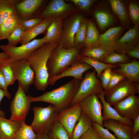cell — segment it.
<instances>
[{
  "instance_id": "obj_34",
  "label": "cell",
  "mask_w": 139,
  "mask_h": 139,
  "mask_svg": "<svg viewBox=\"0 0 139 139\" xmlns=\"http://www.w3.org/2000/svg\"><path fill=\"white\" fill-rule=\"evenodd\" d=\"M37 137V134L30 125L23 123H21L20 128L15 133L13 139H36Z\"/></svg>"
},
{
  "instance_id": "obj_43",
  "label": "cell",
  "mask_w": 139,
  "mask_h": 139,
  "mask_svg": "<svg viewBox=\"0 0 139 139\" xmlns=\"http://www.w3.org/2000/svg\"><path fill=\"white\" fill-rule=\"evenodd\" d=\"M125 78L124 76L113 72L112 70L110 80L106 88L104 90H108L111 89Z\"/></svg>"
},
{
  "instance_id": "obj_7",
  "label": "cell",
  "mask_w": 139,
  "mask_h": 139,
  "mask_svg": "<svg viewBox=\"0 0 139 139\" xmlns=\"http://www.w3.org/2000/svg\"><path fill=\"white\" fill-rule=\"evenodd\" d=\"M104 92L106 101L112 106L129 96L138 93L139 84L126 78L111 89L104 90Z\"/></svg>"
},
{
  "instance_id": "obj_15",
  "label": "cell",
  "mask_w": 139,
  "mask_h": 139,
  "mask_svg": "<svg viewBox=\"0 0 139 139\" xmlns=\"http://www.w3.org/2000/svg\"><path fill=\"white\" fill-rule=\"evenodd\" d=\"M82 111L79 103L62 110L58 115L57 120L67 131L71 139L73 128L79 120Z\"/></svg>"
},
{
  "instance_id": "obj_40",
  "label": "cell",
  "mask_w": 139,
  "mask_h": 139,
  "mask_svg": "<svg viewBox=\"0 0 139 139\" xmlns=\"http://www.w3.org/2000/svg\"><path fill=\"white\" fill-rule=\"evenodd\" d=\"M92 126L101 139H117L107 128L95 123H92Z\"/></svg>"
},
{
  "instance_id": "obj_5",
  "label": "cell",
  "mask_w": 139,
  "mask_h": 139,
  "mask_svg": "<svg viewBox=\"0 0 139 139\" xmlns=\"http://www.w3.org/2000/svg\"><path fill=\"white\" fill-rule=\"evenodd\" d=\"M94 70L85 74L71 103L70 107L79 103L86 97L92 94L98 95L104 91Z\"/></svg>"
},
{
  "instance_id": "obj_20",
  "label": "cell",
  "mask_w": 139,
  "mask_h": 139,
  "mask_svg": "<svg viewBox=\"0 0 139 139\" xmlns=\"http://www.w3.org/2000/svg\"><path fill=\"white\" fill-rule=\"evenodd\" d=\"M118 68L112 70L113 72L124 76L129 80L139 82V61L133 60L126 63L116 64Z\"/></svg>"
},
{
  "instance_id": "obj_18",
  "label": "cell",
  "mask_w": 139,
  "mask_h": 139,
  "mask_svg": "<svg viewBox=\"0 0 139 139\" xmlns=\"http://www.w3.org/2000/svg\"><path fill=\"white\" fill-rule=\"evenodd\" d=\"M123 30V28L121 25L109 28L100 34L99 46L111 53L114 52L115 44Z\"/></svg>"
},
{
  "instance_id": "obj_17",
  "label": "cell",
  "mask_w": 139,
  "mask_h": 139,
  "mask_svg": "<svg viewBox=\"0 0 139 139\" xmlns=\"http://www.w3.org/2000/svg\"><path fill=\"white\" fill-rule=\"evenodd\" d=\"M92 67L88 64L83 62H79L70 66L59 74L49 78V85H53L59 80L65 77H72L76 79L82 80L83 74L85 72L92 69Z\"/></svg>"
},
{
  "instance_id": "obj_16",
  "label": "cell",
  "mask_w": 139,
  "mask_h": 139,
  "mask_svg": "<svg viewBox=\"0 0 139 139\" xmlns=\"http://www.w3.org/2000/svg\"><path fill=\"white\" fill-rule=\"evenodd\" d=\"M139 27L134 26L119 38L115 44L114 52L126 53L139 44Z\"/></svg>"
},
{
  "instance_id": "obj_6",
  "label": "cell",
  "mask_w": 139,
  "mask_h": 139,
  "mask_svg": "<svg viewBox=\"0 0 139 139\" xmlns=\"http://www.w3.org/2000/svg\"><path fill=\"white\" fill-rule=\"evenodd\" d=\"M31 102L29 95H26L19 83L18 89L10 106L11 115L9 119L21 123H25Z\"/></svg>"
},
{
  "instance_id": "obj_13",
  "label": "cell",
  "mask_w": 139,
  "mask_h": 139,
  "mask_svg": "<svg viewBox=\"0 0 139 139\" xmlns=\"http://www.w3.org/2000/svg\"><path fill=\"white\" fill-rule=\"evenodd\" d=\"M45 0H23L16 5V13L21 20L37 18L44 9Z\"/></svg>"
},
{
  "instance_id": "obj_46",
  "label": "cell",
  "mask_w": 139,
  "mask_h": 139,
  "mask_svg": "<svg viewBox=\"0 0 139 139\" xmlns=\"http://www.w3.org/2000/svg\"><path fill=\"white\" fill-rule=\"evenodd\" d=\"M128 56L132 58L139 59V45L135 46L127 51L125 53Z\"/></svg>"
},
{
  "instance_id": "obj_4",
  "label": "cell",
  "mask_w": 139,
  "mask_h": 139,
  "mask_svg": "<svg viewBox=\"0 0 139 139\" xmlns=\"http://www.w3.org/2000/svg\"><path fill=\"white\" fill-rule=\"evenodd\" d=\"M34 117L30 125L34 132L47 134L57 121L60 112L50 104L48 106H34L32 108Z\"/></svg>"
},
{
  "instance_id": "obj_24",
  "label": "cell",
  "mask_w": 139,
  "mask_h": 139,
  "mask_svg": "<svg viewBox=\"0 0 139 139\" xmlns=\"http://www.w3.org/2000/svg\"><path fill=\"white\" fill-rule=\"evenodd\" d=\"M63 20L54 19L48 27L45 37V43H58L60 41L63 25Z\"/></svg>"
},
{
  "instance_id": "obj_39",
  "label": "cell",
  "mask_w": 139,
  "mask_h": 139,
  "mask_svg": "<svg viewBox=\"0 0 139 139\" xmlns=\"http://www.w3.org/2000/svg\"><path fill=\"white\" fill-rule=\"evenodd\" d=\"M12 60L7 63L0 69L5 78L8 86L13 84L16 80L14 72L11 65L10 63Z\"/></svg>"
},
{
  "instance_id": "obj_25",
  "label": "cell",
  "mask_w": 139,
  "mask_h": 139,
  "mask_svg": "<svg viewBox=\"0 0 139 139\" xmlns=\"http://www.w3.org/2000/svg\"><path fill=\"white\" fill-rule=\"evenodd\" d=\"M20 20L16 13L9 17L0 26V40L7 39L11 32L20 25Z\"/></svg>"
},
{
  "instance_id": "obj_51",
  "label": "cell",
  "mask_w": 139,
  "mask_h": 139,
  "mask_svg": "<svg viewBox=\"0 0 139 139\" xmlns=\"http://www.w3.org/2000/svg\"><path fill=\"white\" fill-rule=\"evenodd\" d=\"M37 134L36 139H51L47 134L44 133H39Z\"/></svg>"
},
{
  "instance_id": "obj_22",
  "label": "cell",
  "mask_w": 139,
  "mask_h": 139,
  "mask_svg": "<svg viewBox=\"0 0 139 139\" xmlns=\"http://www.w3.org/2000/svg\"><path fill=\"white\" fill-rule=\"evenodd\" d=\"M21 125L19 122L0 116V139H13Z\"/></svg>"
},
{
  "instance_id": "obj_14",
  "label": "cell",
  "mask_w": 139,
  "mask_h": 139,
  "mask_svg": "<svg viewBox=\"0 0 139 139\" xmlns=\"http://www.w3.org/2000/svg\"><path fill=\"white\" fill-rule=\"evenodd\" d=\"M112 107L121 116L133 121L139 116V97L131 95Z\"/></svg>"
},
{
  "instance_id": "obj_3",
  "label": "cell",
  "mask_w": 139,
  "mask_h": 139,
  "mask_svg": "<svg viewBox=\"0 0 139 139\" xmlns=\"http://www.w3.org/2000/svg\"><path fill=\"white\" fill-rule=\"evenodd\" d=\"M81 55L80 50L75 47L66 49L58 44L52 51L48 60L49 78L59 74L72 65L80 62Z\"/></svg>"
},
{
  "instance_id": "obj_52",
  "label": "cell",
  "mask_w": 139,
  "mask_h": 139,
  "mask_svg": "<svg viewBox=\"0 0 139 139\" xmlns=\"http://www.w3.org/2000/svg\"><path fill=\"white\" fill-rule=\"evenodd\" d=\"M132 139H139V132Z\"/></svg>"
},
{
  "instance_id": "obj_21",
  "label": "cell",
  "mask_w": 139,
  "mask_h": 139,
  "mask_svg": "<svg viewBox=\"0 0 139 139\" xmlns=\"http://www.w3.org/2000/svg\"><path fill=\"white\" fill-rule=\"evenodd\" d=\"M98 95L102 105V115L103 121L109 119L114 120L133 126V121L121 116L117 111L106 101L104 91Z\"/></svg>"
},
{
  "instance_id": "obj_27",
  "label": "cell",
  "mask_w": 139,
  "mask_h": 139,
  "mask_svg": "<svg viewBox=\"0 0 139 139\" xmlns=\"http://www.w3.org/2000/svg\"><path fill=\"white\" fill-rule=\"evenodd\" d=\"M99 34L93 22L87 20L86 35L84 46L85 48H91L99 47Z\"/></svg>"
},
{
  "instance_id": "obj_44",
  "label": "cell",
  "mask_w": 139,
  "mask_h": 139,
  "mask_svg": "<svg viewBox=\"0 0 139 139\" xmlns=\"http://www.w3.org/2000/svg\"><path fill=\"white\" fill-rule=\"evenodd\" d=\"M112 68H108L104 70L101 73L99 78L101 80V83L104 90L106 88L110 80Z\"/></svg>"
},
{
  "instance_id": "obj_11",
  "label": "cell",
  "mask_w": 139,
  "mask_h": 139,
  "mask_svg": "<svg viewBox=\"0 0 139 139\" xmlns=\"http://www.w3.org/2000/svg\"><path fill=\"white\" fill-rule=\"evenodd\" d=\"M83 18L82 14L77 11L66 20L63 24L58 44L66 49L75 47L74 37Z\"/></svg>"
},
{
  "instance_id": "obj_30",
  "label": "cell",
  "mask_w": 139,
  "mask_h": 139,
  "mask_svg": "<svg viewBox=\"0 0 139 139\" xmlns=\"http://www.w3.org/2000/svg\"><path fill=\"white\" fill-rule=\"evenodd\" d=\"M79 61L80 62L85 63L94 68L98 78H99L101 73L105 69L108 68H113L118 67L116 64H106L92 58L81 55L80 56Z\"/></svg>"
},
{
  "instance_id": "obj_32",
  "label": "cell",
  "mask_w": 139,
  "mask_h": 139,
  "mask_svg": "<svg viewBox=\"0 0 139 139\" xmlns=\"http://www.w3.org/2000/svg\"><path fill=\"white\" fill-rule=\"evenodd\" d=\"M87 25V20L83 18L74 37L75 47L79 50L84 46Z\"/></svg>"
},
{
  "instance_id": "obj_23",
  "label": "cell",
  "mask_w": 139,
  "mask_h": 139,
  "mask_svg": "<svg viewBox=\"0 0 139 139\" xmlns=\"http://www.w3.org/2000/svg\"><path fill=\"white\" fill-rule=\"evenodd\" d=\"M53 20L49 18L44 19L40 23L34 27L25 30L20 43L22 45L27 44L32 41L39 34L45 33L47 32L48 27Z\"/></svg>"
},
{
  "instance_id": "obj_29",
  "label": "cell",
  "mask_w": 139,
  "mask_h": 139,
  "mask_svg": "<svg viewBox=\"0 0 139 139\" xmlns=\"http://www.w3.org/2000/svg\"><path fill=\"white\" fill-rule=\"evenodd\" d=\"M92 123L87 115L82 111L79 120L73 128L71 139H79L83 134L92 126Z\"/></svg>"
},
{
  "instance_id": "obj_19",
  "label": "cell",
  "mask_w": 139,
  "mask_h": 139,
  "mask_svg": "<svg viewBox=\"0 0 139 139\" xmlns=\"http://www.w3.org/2000/svg\"><path fill=\"white\" fill-rule=\"evenodd\" d=\"M103 127L112 131L117 139H132V127L120 121L109 119L103 122Z\"/></svg>"
},
{
  "instance_id": "obj_33",
  "label": "cell",
  "mask_w": 139,
  "mask_h": 139,
  "mask_svg": "<svg viewBox=\"0 0 139 139\" xmlns=\"http://www.w3.org/2000/svg\"><path fill=\"white\" fill-rule=\"evenodd\" d=\"M111 53L99 46L91 48H85L81 52V55L92 57L102 62Z\"/></svg>"
},
{
  "instance_id": "obj_31",
  "label": "cell",
  "mask_w": 139,
  "mask_h": 139,
  "mask_svg": "<svg viewBox=\"0 0 139 139\" xmlns=\"http://www.w3.org/2000/svg\"><path fill=\"white\" fill-rule=\"evenodd\" d=\"M20 0H0V26L12 14L16 13V5Z\"/></svg>"
},
{
  "instance_id": "obj_12",
  "label": "cell",
  "mask_w": 139,
  "mask_h": 139,
  "mask_svg": "<svg viewBox=\"0 0 139 139\" xmlns=\"http://www.w3.org/2000/svg\"><path fill=\"white\" fill-rule=\"evenodd\" d=\"M82 111L92 123L103 127L102 117V105L98 95L92 94L85 98L79 103Z\"/></svg>"
},
{
  "instance_id": "obj_36",
  "label": "cell",
  "mask_w": 139,
  "mask_h": 139,
  "mask_svg": "<svg viewBox=\"0 0 139 139\" xmlns=\"http://www.w3.org/2000/svg\"><path fill=\"white\" fill-rule=\"evenodd\" d=\"M125 53H111L104 59L102 62L106 64H115L119 63H126L130 62Z\"/></svg>"
},
{
  "instance_id": "obj_1",
  "label": "cell",
  "mask_w": 139,
  "mask_h": 139,
  "mask_svg": "<svg viewBox=\"0 0 139 139\" xmlns=\"http://www.w3.org/2000/svg\"><path fill=\"white\" fill-rule=\"evenodd\" d=\"M58 44L46 43L32 53L26 59L35 74L34 84L40 91H45L49 85L47 62L52 51Z\"/></svg>"
},
{
  "instance_id": "obj_10",
  "label": "cell",
  "mask_w": 139,
  "mask_h": 139,
  "mask_svg": "<svg viewBox=\"0 0 139 139\" xmlns=\"http://www.w3.org/2000/svg\"><path fill=\"white\" fill-rule=\"evenodd\" d=\"M45 36L41 38L33 39L19 46H13L8 44L3 45H0V48L13 60L26 59L32 53L45 43Z\"/></svg>"
},
{
  "instance_id": "obj_2",
  "label": "cell",
  "mask_w": 139,
  "mask_h": 139,
  "mask_svg": "<svg viewBox=\"0 0 139 139\" xmlns=\"http://www.w3.org/2000/svg\"><path fill=\"white\" fill-rule=\"evenodd\" d=\"M82 80L73 78L67 83L40 96L34 97L28 95L32 102L42 101L49 103L61 112L70 107Z\"/></svg>"
},
{
  "instance_id": "obj_41",
  "label": "cell",
  "mask_w": 139,
  "mask_h": 139,
  "mask_svg": "<svg viewBox=\"0 0 139 139\" xmlns=\"http://www.w3.org/2000/svg\"><path fill=\"white\" fill-rule=\"evenodd\" d=\"M72 3L79 10L88 12L91 5L97 1L95 0H67Z\"/></svg>"
},
{
  "instance_id": "obj_26",
  "label": "cell",
  "mask_w": 139,
  "mask_h": 139,
  "mask_svg": "<svg viewBox=\"0 0 139 139\" xmlns=\"http://www.w3.org/2000/svg\"><path fill=\"white\" fill-rule=\"evenodd\" d=\"M94 16L100 30H106L113 25L115 21L113 15L108 11L104 9L95 11Z\"/></svg>"
},
{
  "instance_id": "obj_9",
  "label": "cell",
  "mask_w": 139,
  "mask_h": 139,
  "mask_svg": "<svg viewBox=\"0 0 139 139\" xmlns=\"http://www.w3.org/2000/svg\"><path fill=\"white\" fill-rule=\"evenodd\" d=\"M11 65L16 80H18L24 92H28L31 85L34 84L35 75L33 70L26 59H12Z\"/></svg>"
},
{
  "instance_id": "obj_38",
  "label": "cell",
  "mask_w": 139,
  "mask_h": 139,
  "mask_svg": "<svg viewBox=\"0 0 139 139\" xmlns=\"http://www.w3.org/2000/svg\"><path fill=\"white\" fill-rule=\"evenodd\" d=\"M24 31L20 25L16 28L7 38L8 41V44L16 46L17 44L21 40Z\"/></svg>"
},
{
  "instance_id": "obj_50",
  "label": "cell",
  "mask_w": 139,
  "mask_h": 139,
  "mask_svg": "<svg viewBox=\"0 0 139 139\" xmlns=\"http://www.w3.org/2000/svg\"><path fill=\"white\" fill-rule=\"evenodd\" d=\"M4 97H6L9 99L11 98V97L9 96L5 92L0 88V103L2 99ZM5 112L1 110L0 108V116L5 117Z\"/></svg>"
},
{
  "instance_id": "obj_48",
  "label": "cell",
  "mask_w": 139,
  "mask_h": 139,
  "mask_svg": "<svg viewBox=\"0 0 139 139\" xmlns=\"http://www.w3.org/2000/svg\"><path fill=\"white\" fill-rule=\"evenodd\" d=\"M12 59L5 52L0 53V69Z\"/></svg>"
},
{
  "instance_id": "obj_45",
  "label": "cell",
  "mask_w": 139,
  "mask_h": 139,
  "mask_svg": "<svg viewBox=\"0 0 139 139\" xmlns=\"http://www.w3.org/2000/svg\"><path fill=\"white\" fill-rule=\"evenodd\" d=\"M79 139H101L95 130L92 126L89 128Z\"/></svg>"
},
{
  "instance_id": "obj_49",
  "label": "cell",
  "mask_w": 139,
  "mask_h": 139,
  "mask_svg": "<svg viewBox=\"0 0 139 139\" xmlns=\"http://www.w3.org/2000/svg\"><path fill=\"white\" fill-rule=\"evenodd\" d=\"M133 121V124L132 127L133 134L134 137L139 132V116L136 118Z\"/></svg>"
},
{
  "instance_id": "obj_28",
  "label": "cell",
  "mask_w": 139,
  "mask_h": 139,
  "mask_svg": "<svg viewBox=\"0 0 139 139\" xmlns=\"http://www.w3.org/2000/svg\"><path fill=\"white\" fill-rule=\"evenodd\" d=\"M112 9L124 25L128 27L129 23L128 10L124 2L120 0L108 1Z\"/></svg>"
},
{
  "instance_id": "obj_42",
  "label": "cell",
  "mask_w": 139,
  "mask_h": 139,
  "mask_svg": "<svg viewBox=\"0 0 139 139\" xmlns=\"http://www.w3.org/2000/svg\"><path fill=\"white\" fill-rule=\"evenodd\" d=\"M44 19L38 18H35L27 19L21 20L20 25L24 30L31 29L40 23Z\"/></svg>"
},
{
  "instance_id": "obj_8",
  "label": "cell",
  "mask_w": 139,
  "mask_h": 139,
  "mask_svg": "<svg viewBox=\"0 0 139 139\" xmlns=\"http://www.w3.org/2000/svg\"><path fill=\"white\" fill-rule=\"evenodd\" d=\"M77 11H79L74 5L67 3L64 0H52L37 18L43 19L49 18L53 20H63Z\"/></svg>"
},
{
  "instance_id": "obj_47",
  "label": "cell",
  "mask_w": 139,
  "mask_h": 139,
  "mask_svg": "<svg viewBox=\"0 0 139 139\" xmlns=\"http://www.w3.org/2000/svg\"><path fill=\"white\" fill-rule=\"evenodd\" d=\"M8 86L5 78L0 69V88L3 90L9 96L11 97L10 94L8 91Z\"/></svg>"
},
{
  "instance_id": "obj_35",
  "label": "cell",
  "mask_w": 139,
  "mask_h": 139,
  "mask_svg": "<svg viewBox=\"0 0 139 139\" xmlns=\"http://www.w3.org/2000/svg\"><path fill=\"white\" fill-rule=\"evenodd\" d=\"M47 135L51 139H70L66 129L57 121Z\"/></svg>"
},
{
  "instance_id": "obj_37",
  "label": "cell",
  "mask_w": 139,
  "mask_h": 139,
  "mask_svg": "<svg viewBox=\"0 0 139 139\" xmlns=\"http://www.w3.org/2000/svg\"><path fill=\"white\" fill-rule=\"evenodd\" d=\"M128 13L129 19L134 24V26L139 27V6L136 1H129L128 6Z\"/></svg>"
}]
</instances>
